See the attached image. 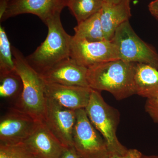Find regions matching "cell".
Returning <instances> with one entry per match:
<instances>
[{
  "label": "cell",
  "mask_w": 158,
  "mask_h": 158,
  "mask_svg": "<svg viewBox=\"0 0 158 158\" xmlns=\"http://www.w3.org/2000/svg\"><path fill=\"white\" fill-rule=\"evenodd\" d=\"M136 66L135 63L117 59L91 66L87 73L89 88L108 91L118 100L137 94Z\"/></svg>",
  "instance_id": "1"
},
{
  "label": "cell",
  "mask_w": 158,
  "mask_h": 158,
  "mask_svg": "<svg viewBox=\"0 0 158 158\" xmlns=\"http://www.w3.org/2000/svg\"><path fill=\"white\" fill-rule=\"evenodd\" d=\"M11 48L15 70L23 84L22 91L15 107L28 114L37 122H43L46 103L45 82L18 49L12 46Z\"/></svg>",
  "instance_id": "2"
},
{
  "label": "cell",
  "mask_w": 158,
  "mask_h": 158,
  "mask_svg": "<svg viewBox=\"0 0 158 158\" xmlns=\"http://www.w3.org/2000/svg\"><path fill=\"white\" fill-rule=\"evenodd\" d=\"M60 11L45 23L48 33L44 41L26 59L40 74L54 65L70 58L72 36L69 35L62 27Z\"/></svg>",
  "instance_id": "3"
},
{
  "label": "cell",
  "mask_w": 158,
  "mask_h": 158,
  "mask_svg": "<svg viewBox=\"0 0 158 158\" xmlns=\"http://www.w3.org/2000/svg\"><path fill=\"white\" fill-rule=\"evenodd\" d=\"M89 120L101 134L111 154H122L127 150L119 142L116 135L119 121L118 111L105 101L99 91L92 89L85 108Z\"/></svg>",
  "instance_id": "4"
},
{
  "label": "cell",
  "mask_w": 158,
  "mask_h": 158,
  "mask_svg": "<svg viewBox=\"0 0 158 158\" xmlns=\"http://www.w3.org/2000/svg\"><path fill=\"white\" fill-rule=\"evenodd\" d=\"M112 41L117 47L119 59L129 62L147 64L158 69V53L136 34L125 22L116 29Z\"/></svg>",
  "instance_id": "5"
},
{
  "label": "cell",
  "mask_w": 158,
  "mask_h": 158,
  "mask_svg": "<svg viewBox=\"0 0 158 158\" xmlns=\"http://www.w3.org/2000/svg\"><path fill=\"white\" fill-rule=\"evenodd\" d=\"M73 146L82 158H108L112 154L106 141L90 122L85 109L76 110Z\"/></svg>",
  "instance_id": "6"
},
{
  "label": "cell",
  "mask_w": 158,
  "mask_h": 158,
  "mask_svg": "<svg viewBox=\"0 0 158 158\" xmlns=\"http://www.w3.org/2000/svg\"><path fill=\"white\" fill-rule=\"evenodd\" d=\"M70 58L87 68L119 59L117 47L111 40L90 42L75 35L72 37Z\"/></svg>",
  "instance_id": "7"
},
{
  "label": "cell",
  "mask_w": 158,
  "mask_h": 158,
  "mask_svg": "<svg viewBox=\"0 0 158 158\" xmlns=\"http://www.w3.org/2000/svg\"><path fill=\"white\" fill-rule=\"evenodd\" d=\"M39 123L26 113L15 107L11 108L0 120V144L23 143Z\"/></svg>",
  "instance_id": "8"
},
{
  "label": "cell",
  "mask_w": 158,
  "mask_h": 158,
  "mask_svg": "<svg viewBox=\"0 0 158 158\" xmlns=\"http://www.w3.org/2000/svg\"><path fill=\"white\" fill-rule=\"evenodd\" d=\"M76 121V110L62 107L46 98L43 122L65 147L73 146V135Z\"/></svg>",
  "instance_id": "9"
},
{
  "label": "cell",
  "mask_w": 158,
  "mask_h": 158,
  "mask_svg": "<svg viewBox=\"0 0 158 158\" xmlns=\"http://www.w3.org/2000/svg\"><path fill=\"white\" fill-rule=\"evenodd\" d=\"M92 89L88 87L67 86L45 82V97L69 110L85 109L90 100Z\"/></svg>",
  "instance_id": "10"
},
{
  "label": "cell",
  "mask_w": 158,
  "mask_h": 158,
  "mask_svg": "<svg viewBox=\"0 0 158 158\" xmlns=\"http://www.w3.org/2000/svg\"><path fill=\"white\" fill-rule=\"evenodd\" d=\"M88 68L79 65L69 58L40 74L46 83L67 86L88 87Z\"/></svg>",
  "instance_id": "11"
},
{
  "label": "cell",
  "mask_w": 158,
  "mask_h": 158,
  "mask_svg": "<svg viewBox=\"0 0 158 158\" xmlns=\"http://www.w3.org/2000/svg\"><path fill=\"white\" fill-rule=\"evenodd\" d=\"M22 143L37 158H60L65 147L44 122L38 123L31 135Z\"/></svg>",
  "instance_id": "12"
},
{
  "label": "cell",
  "mask_w": 158,
  "mask_h": 158,
  "mask_svg": "<svg viewBox=\"0 0 158 158\" xmlns=\"http://www.w3.org/2000/svg\"><path fill=\"white\" fill-rule=\"evenodd\" d=\"M63 7L60 0H10L1 22L23 14L37 15L44 23Z\"/></svg>",
  "instance_id": "13"
},
{
  "label": "cell",
  "mask_w": 158,
  "mask_h": 158,
  "mask_svg": "<svg viewBox=\"0 0 158 158\" xmlns=\"http://www.w3.org/2000/svg\"><path fill=\"white\" fill-rule=\"evenodd\" d=\"M100 13L105 39L111 40L116 29L131 16L130 0H122L117 3L104 2Z\"/></svg>",
  "instance_id": "14"
},
{
  "label": "cell",
  "mask_w": 158,
  "mask_h": 158,
  "mask_svg": "<svg viewBox=\"0 0 158 158\" xmlns=\"http://www.w3.org/2000/svg\"><path fill=\"white\" fill-rule=\"evenodd\" d=\"M137 94L147 99L158 98V71L150 65L136 63L135 73Z\"/></svg>",
  "instance_id": "15"
},
{
  "label": "cell",
  "mask_w": 158,
  "mask_h": 158,
  "mask_svg": "<svg viewBox=\"0 0 158 158\" xmlns=\"http://www.w3.org/2000/svg\"><path fill=\"white\" fill-rule=\"evenodd\" d=\"M74 30L75 36L90 42L101 41L106 40L101 21L100 11L78 23Z\"/></svg>",
  "instance_id": "16"
},
{
  "label": "cell",
  "mask_w": 158,
  "mask_h": 158,
  "mask_svg": "<svg viewBox=\"0 0 158 158\" xmlns=\"http://www.w3.org/2000/svg\"><path fill=\"white\" fill-rule=\"evenodd\" d=\"M104 2V0H72L67 7L79 23L100 11Z\"/></svg>",
  "instance_id": "17"
},
{
  "label": "cell",
  "mask_w": 158,
  "mask_h": 158,
  "mask_svg": "<svg viewBox=\"0 0 158 158\" xmlns=\"http://www.w3.org/2000/svg\"><path fill=\"white\" fill-rule=\"evenodd\" d=\"M23 88L22 80L16 70L0 74V96L2 98L18 99Z\"/></svg>",
  "instance_id": "18"
},
{
  "label": "cell",
  "mask_w": 158,
  "mask_h": 158,
  "mask_svg": "<svg viewBox=\"0 0 158 158\" xmlns=\"http://www.w3.org/2000/svg\"><path fill=\"white\" fill-rule=\"evenodd\" d=\"M11 46L5 28L0 26V74L15 71Z\"/></svg>",
  "instance_id": "19"
},
{
  "label": "cell",
  "mask_w": 158,
  "mask_h": 158,
  "mask_svg": "<svg viewBox=\"0 0 158 158\" xmlns=\"http://www.w3.org/2000/svg\"><path fill=\"white\" fill-rule=\"evenodd\" d=\"M31 155L22 143L10 145L0 144V158H30Z\"/></svg>",
  "instance_id": "20"
},
{
  "label": "cell",
  "mask_w": 158,
  "mask_h": 158,
  "mask_svg": "<svg viewBox=\"0 0 158 158\" xmlns=\"http://www.w3.org/2000/svg\"><path fill=\"white\" fill-rule=\"evenodd\" d=\"M145 109L153 120L158 124V98L147 99Z\"/></svg>",
  "instance_id": "21"
},
{
  "label": "cell",
  "mask_w": 158,
  "mask_h": 158,
  "mask_svg": "<svg viewBox=\"0 0 158 158\" xmlns=\"http://www.w3.org/2000/svg\"><path fill=\"white\" fill-rule=\"evenodd\" d=\"M143 155L135 149L127 150V151L122 154H112L108 158H141Z\"/></svg>",
  "instance_id": "22"
},
{
  "label": "cell",
  "mask_w": 158,
  "mask_h": 158,
  "mask_svg": "<svg viewBox=\"0 0 158 158\" xmlns=\"http://www.w3.org/2000/svg\"><path fill=\"white\" fill-rule=\"evenodd\" d=\"M60 158H82L73 146L64 147Z\"/></svg>",
  "instance_id": "23"
},
{
  "label": "cell",
  "mask_w": 158,
  "mask_h": 158,
  "mask_svg": "<svg viewBox=\"0 0 158 158\" xmlns=\"http://www.w3.org/2000/svg\"><path fill=\"white\" fill-rule=\"evenodd\" d=\"M148 8L151 14L158 20V0H154L151 2Z\"/></svg>",
  "instance_id": "24"
},
{
  "label": "cell",
  "mask_w": 158,
  "mask_h": 158,
  "mask_svg": "<svg viewBox=\"0 0 158 158\" xmlns=\"http://www.w3.org/2000/svg\"><path fill=\"white\" fill-rule=\"evenodd\" d=\"M72 0H60V3L63 8L68 6V4Z\"/></svg>",
  "instance_id": "25"
},
{
  "label": "cell",
  "mask_w": 158,
  "mask_h": 158,
  "mask_svg": "<svg viewBox=\"0 0 158 158\" xmlns=\"http://www.w3.org/2000/svg\"><path fill=\"white\" fill-rule=\"evenodd\" d=\"M122 0H104L105 2L109 3H117L120 2Z\"/></svg>",
  "instance_id": "26"
},
{
  "label": "cell",
  "mask_w": 158,
  "mask_h": 158,
  "mask_svg": "<svg viewBox=\"0 0 158 158\" xmlns=\"http://www.w3.org/2000/svg\"><path fill=\"white\" fill-rule=\"evenodd\" d=\"M141 158H158V156H148L143 155Z\"/></svg>",
  "instance_id": "27"
},
{
  "label": "cell",
  "mask_w": 158,
  "mask_h": 158,
  "mask_svg": "<svg viewBox=\"0 0 158 158\" xmlns=\"http://www.w3.org/2000/svg\"><path fill=\"white\" fill-rule=\"evenodd\" d=\"M0 1H5V2H6L7 3H9V1H10V0H0Z\"/></svg>",
  "instance_id": "28"
},
{
  "label": "cell",
  "mask_w": 158,
  "mask_h": 158,
  "mask_svg": "<svg viewBox=\"0 0 158 158\" xmlns=\"http://www.w3.org/2000/svg\"><path fill=\"white\" fill-rule=\"evenodd\" d=\"M30 158H37L36 157L34 156H33V155L31 154V157Z\"/></svg>",
  "instance_id": "29"
}]
</instances>
